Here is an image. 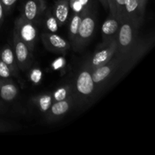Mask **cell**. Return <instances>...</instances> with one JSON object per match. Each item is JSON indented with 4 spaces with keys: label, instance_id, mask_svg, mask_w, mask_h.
I'll return each instance as SVG.
<instances>
[{
    "label": "cell",
    "instance_id": "obj_20",
    "mask_svg": "<svg viewBox=\"0 0 155 155\" xmlns=\"http://www.w3.org/2000/svg\"><path fill=\"white\" fill-rule=\"evenodd\" d=\"M13 77L8 67L0 59V79H11Z\"/></svg>",
    "mask_w": 155,
    "mask_h": 155
},
{
    "label": "cell",
    "instance_id": "obj_6",
    "mask_svg": "<svg viewBox=\"0 0 155 155\" xmlns=\"http://www.w3.org/2000/svg\"><path fill=\"white\" fill-rule=\"evenodd\" d=\"M12 43H13L12 48L18 68L20 71H26L31 67L33 62V51L18 37L15 31H13Z\"/></svg>",
    "mask_w": 155,
    "mask_h": 155
},
{
    "label": "cell",
    "instance_id": "obj_14",
    "mask_svg": "<svg viewBox=\"0 0 155 155\" xmlns=\"http://www.w3.org/2000/svg\"><path fill=\"white\" fill-rule=\"evenodd\" d=\"M19 93L18 86L10 79H0V98L6 102L16 99Z\"/></svg>",
    "mask_w": 155,
    "mask_h": 155
},
{
    "label": "cell",
    "instance_id": "obj_22",
    "mask_svg": "<svg viewBox=\"0 0 155 155\" xmlns=\"http://www.w3.org/2000/svg\"><path fill=\"white\" fill-rule=\"evenodd\" d=\"M17 1L18 0H0L1 3L2 4L3 7H4L6 15L8 14L12 11V9L13 8L15 5L16 4Z\"/></svg>",
    "mask_w": 155,
    "mask_h": 155
},
{
    "label": "cell",
    "instance_id": "obj_28",
    "mask_svg": "<svg viewBox=\"0 0 155 155\" xmlns=\"http://www.w3.org/2000/svg\"><path fill=\"white\" fill-rule=\"evenodd\" d=\"M138 1L141 3V5H143L144 7H145V6H146V3H147V1H148V0H138Z\"/></svg>",
    "mask_w": 155,
    "mask_h": 155
},
{
    "label": "cell",
    "instance_id": "obj_24",
    "mask_svg": "<svg viewBox=\"0 0 155 155\" xmlns=\"http://www.w3.org/2000/svg\"><path fill=\"white\" fill-rule=\"evenodd\" d=\"M107 5H108V10L110 11V15H113V16L117 17L115 0H107Z\"/></svg>",
    "mask_w": 155,
    "mask_h": 155
},
{
    "label": "cell",
    "instance_id": "obj_21",
    "mask_svg": "<svg viewBox=\"0 0 155 155\" xmlns=\"http://www.w3.org/2000/svg\"><path fill=\"white\" fill-rule=\"evenodd\" d=\"M126 1H127V0H115L117 17L120 21L124 18V10H125Z\"/></svg>",
    "mask_w": 155,
    "mask_h": 155
},
{
    "label": "cell",
    "instance_id": "obj_16",
    "mask_svg": "<svg viewBox=\"0 0 155 155\" xmlns=\"http://www.w3.org/2000/svg\"><path fill=\"white\" fill-rule=\"evenodd\" d=\"M82 19V12H74L72 17L71 18L69 24V30H68V36H69L71 45L73 46L75 44L77 40V34H78L79 27H80V21Z\"/></svg>",
    "mask_w": 155,
    "mask_h": 155
},
{
    "label": "cell",
    "instance_id": "obj_13",
    "mask_svg": "<svg viewBox=\"0 0 155 155\" xmlns=\"http://www.w3.org/2000/svg\"><path fill=\"white\" fill-rule=\"evenodd\" d=\"M0 59L9 68L13 77H15L20 83H21V80L20 78V70L18 68L17 64L16 58H15V53H14L13 48L12 45H7L2 48L0 51Z\"/></svg>",
    "mask_w": 155,
    "mask_h": 155
},
{
    "label": "cell",
    "instance_id": "obj_25",
    "mask_svg": "<svg viewBox=\"0 0 155 155\" xmlns=\"http://www.w3.org/2000/svg\"><path fill=\"white\" fill-rule=\"evenodd\" d=\"M31 78L32 80L35 83H37L41 79V71L39 70L35 69L33 70V72L31 73Z\"/></svg>",
    "mask_w": 155,
    "mask_h": 155
},
{
    "label": "cell",
    "instance_id": "obj_9",
    "mask_svg": "<svg viewBox=\"0 0 155 155\" xmlns=\"http://www.w3.org/2000/svg\"><path fill=\"white\" fill-rule=\"evenodd\" d=\"M41 39L45 48L51 52L64 54L71 47L68 41L54 33H42Z\"/></svg>",
    "mask_w": 155,
    "mask_h": 155
},
{
    "label": "cell",
    "instance_id": "obj_15",
    "mask_svg": "<svg viewBox=\"0 0 155 155\" xmlns=\"http://www.w3.org/2000/svg\"><path fill=\"white\" fill-rule=\"evenodd\" d=\"M52 12L58 21L59 27L66 24L69 17V0H57L54 2Z\"/></svg>",
    "mask_w": 155,
    "mask_h": 155
},
{
    "label": "cell",
    "instance_id": "obj_5",
    "mask_svg": "<svg viewBox=\"0 0 155 155\" xmlns=\"http://www.w3.org/2000/svg\"><path fill=\"white\" fill-rule=\"evenodd\" d=\"M14 31L28 48L33 51L37 40V30L34 24L25 19L24 17L20 16L15 21Z\"/></svg>",
    "mask_w": 155,
    "mask_h": 155
},
{
    "label": "cell",
    "instance_id": "obj_4",
    "mask_svg": "<svg viewBox=\"0 0 155 155\" xmlns=\"http://www.w3.org/2000/svg\"><path fill=\"white\" fill-rule=\"evenodd\" d=\"M117 48V39L110 42H102L96 51L84 63V66L89 68L91 71L105 64L115 54Z\"/></svg>",
    "mask_w": 155,
    "mask_h": 155
},
{
    "label": "cell",
    "instance_id": "obj_11",
    "mask_svg": "<svg viewBox=\"0 0 155 155\" xmlns=\"http://www.w3.org/2000/svg\"><path fill=\"white\" fill-rule=\"evenodd\" d=\"M145 12V7L142 5L138 0H127L124 18L130 20L141 26L143 22Z\"/></svg>",
    "mask_w": 155,
    "mask_h": 155
},
{
    "label": "cell",
    "instance_id": "obj_3",
    "mask_svg": "<svg viewBox=\"0 0 155 155\" xmlns=\"http://www.w3.org/2000/svg\"><path fill=\"white\" fill-rule=\"evenodd\" d=\"M95 27V15L89 5H87L82 11V19L79 27L77 40L73 46L74 51H80L87 45L93 36Z\"/></svg>",
    "mask_w": 155,
    "mask_h": 155
},
{
    "label": "cell",
    "instance_id": "obj_18",
    "mask_svg": "<svg viewBox=\"0 0 155 155\" xmlns=\"http://www.w3.org/2000/svg\"><path fill=\"white\" fill-rule=\"evenodd\" d=\"M53 99L54 101H61L73 95V85L72 83H68L64 86H60L55 90L51 92Z\"/></svg>",
    "mask_w": 155,
    "mask_h": 155
},
{
    "label": "cell",
    "instance_id": "obj_19",
    "mask_svg": "<svg viewBox=\"0 0 155 155\" xmlns=\"http://www.w3.org/2000/svg\"><path fill=\"white\" fill-rule=\"evenodd\" d=\"M43 24L45 30L49 33H55L57 31L59 26L52 10L45 11L43 15Z\"/></svg>",
    "mask_w": 155,
    "mask_h": 155
},
{
    "label": "cell",
    "instance_id": "obj_12",
    "mask_svg": "<svg viewBox=\"0 0 155 155\" xmlns=\"http://www.w3.org/2000/svg\"><path fill=\"white\" fill-rule=\"evenodd\" d=\"M121 21L117 17L110 15L103 23L101 27V34H102L103 42H110L117 39Z\"/></svg>",
    "mask_w": 155,
    "mask_h": 155
},
{
    "label": "cell",
    "instance_id": "obj_7",
    "mask_svg": "<svg viewBox=\"0 0 155 155\" xmlns=\"http://www.w3.org/2000/svg\"><path fill=\"white\" fill-rule=\"evenodd\" d=\"M120 59L117 56L114 55V57L105 64H103L92 70L91 72L92 80L98 89L101 86L107 83V80L114 75L118 68H120Z\"/></svg>",
    "mask_w": 155,
    "mask_h": 155
},
{
    "label": "cell",
    "instance_id": "obj_8",
    "mask_svg": "<svg viewBox=\"0 0 155 155\" xmlns=\"http://www.w3.org/2000/svg\"><path fill=\"white\" fill-rule=\"evenodd\" d=\"M75 105L74 96H71L61 101H54L48 110L45 112V118L49 123L55 122L66 115Z\"/></svg>",
    "mask_w": 155,
    "mask_h": 155
},
{
    "label": "cell",
    "instance_id": "obj_26",
    "mask_svg": "<svg viewBox=\"0 0 155 155\" xmlns=\"http://www.w3.org/2000/svg\"><path fill=\"white\" fill-rule=\"evenodd\" d=\"M5 8L4 7H3L2 4L1 3V2H0V27H1V25L2 24L3 21H4V19H5Z\"/></svg>",
    "mask_w": 155,
    "mask_h": 155
},
{
    "label": "cell",
    "instance_id": "obj_23",
    "mask_svg": "<svg viewBox=\"0 0 155 155\" xmlns=\"http://www.w3.org/2000/svg\"><path fill=\"white\" fill-rule=\"evenodd\" d=\"M16 129L17 126H15V124H12L10 123L0 121V133L9 132L12 131V130H16Z\"/></svg>",
    "mask_w": 155,
    "mask_h": 155
},
{
    "label": "cell",
    "instance_id": "obj_10",
    "mask_svg": "<svg viewBox=\"0 0 155 155\" xmlns=\"http://www.w3.org/2000/svg\"><path fill=\"white\" fill-rule=\"evenodd\" d=\"M45 11V0H27L23 7L21 16L35 24L43 16Z\"/></svg>",
    "mask_w": 155,
    "mask_h": 155
},
{
    "label": "cell",
    "instance_id": "obj_29",
    "mask_svg": "<svg viewBox=\"0 0 155 155\" xmlns=\"http://www.w3.org/2000/svg\"><path fill=\"white\" fill-rule=\"evenodd\" d=\"M0 109H1V106H0Z\"/></svg>",
    "mask_w": 155,
    "mask_h": 155
},
{
    "label": "cell",
    "instance_id": "obj_17",
    "mask_svg": "<svg viewBox=\"0 0 155 155\" xmlns=\"http://www.w3.org/2000/svg\"><path fill=\"white\" fill-rule=\"evenodd\" d=\"M32 101L37 106L39 110L43 113H45L49 109L51 104L54 102L51 92H47V93L36 95L33 97Z\"/></svg>",
    "mask_w": 155,
    "mask_h": 155
},
{
    "label": "cell",
    "instance_id": "obj_2",
    "mask_svg": "<svg viewBox=\"0 0 155 155\" xmlns=\"http://www.w3.org/2000/svg\"><path fill=\"white\" fill-rule=\"evenodd\" d=\"M92 71L83 65L77 72L73 85V96L75 100V105L83 107L89 104L95 98L98 88L94 83L92 77Z\"/></svg>",
    "mask_w": 155,
    "mask_h": 155
},
{
    "label": "cell",
    "instance_id": "obj_1",
    "mask_svg": "<svg viewBox=\"0 0 155 155\" xmlns=\"http://www.w3.org/2000/svg\"><path fill=\"white\" fill-rule=\"evenodd\" d=\"M140 25L130 20H121L117 36V48L114 55L121 61L120 68L124 72L129 71L150 48V39L139 36Z\"/></svg>",
    "mask_w": 155,
    "mask_h": 155
},
{
    "label": "cell",
    "instance_id": "obj_27",
    "mask_svg": "<svg viewBox=\"0 0 155 155\" xmlns=\"http://www.w3.org/2000/svg\"><path fill=\"white\" fill-rule=\"evenodd\" d=\"M98 1L101 2V5L103 6L105 10H108V5H107V0H98Z\"/></svg>",
    "mask_w": 155,
    "mask_h": 155
}]
</instances>
